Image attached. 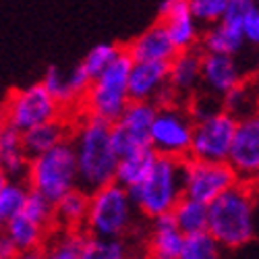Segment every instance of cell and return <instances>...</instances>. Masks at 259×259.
<instances>
[{"instance_id": "cell-1", "label": "cell", "mask_w": 259, "mask_h": 259, "mask_svg": "<svg viewBox=\"0 0 259 259\" xmlns=\"http://www.w3.org/2000/svg\"><path fill=\"white\" fill-rule=\"evenodd\" d=\"M71 143L75 149L81 189L92 193L94 189L114 181L118 156L112 145V122L88 114L79 122Z\"/></svg>"}, {"instance_id": "cell-22", "label": "cell", "mask_w": 259, "mask_h": 259, "mask_svg": "<svg viewBox=\"0 0 259 259\" xmlns=\"http://www.w3.org/2000/svg\"><path fill=\"white\" fill-rule=\"evenodd\" d=\"M201 46L205 52H218V54H232L236 56L243 46H245V37H243V27L232 21L220 19L211 23V27L205 31L201 37Z\"/></svg>"}, {"instance_id": "cell-33", "label": "cell", "mask_w": 259, "mask_h": 259, "mask_svg": "<svg viewBox=\"0 0 259 259\" xmlns=\"http://www.w3.org/2000/svg\"><path fill=\"white\" fill-rule=\"evenodd\" d=\"M21 213L27 215V218H31L37 224L50 226L54 222V201H50L46 195H41V193L29 189L27 199H25V207H23Z\"/></svg>"}, {"instance_id": "cell-3", "label": "cell", "mask_w": 259, "mask_h": 259, "mask_svg": "<svg viewBox=\"0 0 259 259\" xmlns=\"http://www.w3.org/2000/svg\"><path fill=\"white\" fill-rule=\"evenodd\" d=\"M126 191L135 203V209L147 218L172 211L183 197V160L156 156L143 181Z\"/></svg>"}, {"instance_id": "cell-44", "label": "cell", "mask_w": 259, "mask_h": 259, "mask_svg": "<svg viewBox=\"0 0 259 259\" xmlns=\"http://www.w3.org/2000/svg\"><path fill=\"white\" fill-rule=\"evenodd\" d=\"M257 179H259V175H257Z\"/></svg>"}, {"instance_id": "cell-16", "label": "cell", "mask_w": 259, "mask_h": 259, "mask_svg": "<svg viewBox=\"0 0 259 259\" xmlns=\"http://www.w3.org/2000/svg\"><path fill=\"white\" fill-rule=\"evenodd\" d=\"M179 50L172 44V39L164 27V23H156L147 27L139 37L131 41V46L126 48V54L131 60H164L170 62Z\"/></svg>"}, {"instance_id": "cell-31", "label": "cell", "mask_w": 259, "mask_h": 259, "mask_svg": "<svg viewBox=\"0 0 259 259\" xmlns=\"http://www.w3.org/2000/svg\"><path fill=\"white\" fill-rule=\"evenodd\" d=\"M41 85L48 90V94L64 108L73 102H77V96L75 92L71 90V83H69V77H67V71H62L58 67H50L41 79Z\"/></svg>"}, {"instance_id": "cell-23", "label": "cell", "mask_w": 259, "mask_h": 259, "mask_svg": "<svg viewBox=\"0 0 259 259\" xmlns=\"http://www.w3.org/2000/svg\"><path fill=\"white\" fill-rule=\"evenodd\" d=\"M156 156L158 154L154 152L152 147H141V149L128 152L124 156H118L114 181L118 185H122L124 189H131L133 185H137L139 181H143V177L147 175V170L152 168Z\"/></svg>"}, {"instance_id": "cell-8", "label": "cell", "mask_w": 259, "mask_h": 259, "mask_svg": "<svg viewBox=\"0 0 259 259\" xmlns=\"http://www.w3.org/2000/svg\"><path fill=\"white\" fill-rule=\"evenodd\" d=\"M236 128V118L224 108H218L205 116L193 120L191 135V158L199 160H220L226 162Z\"/></svg>"}, {"instance_id": "cell-34", "label": "cell", "mask_w": 259, "mask_h": 259, "mask_svg": "<svg viewBox=\"0 0 259 259\" xmlns=\"http://www.w3.org/2000/svg\"><path fill=\"white\" fill-rule=\"evenodd\" d=\"M228 0H189V9L199 23H215L226 13Z\"/></svg>"}, {"instance_id": "cell-39", "label": "cell", "mask_w": 259, "mask_h": 259, "mask_svg": "<svg viewBox=\"0 0 259 259\" xmlns=\"http://www.w3.org/2000/svg\"><path fill=\"white\" fill-rule=\"evenodd\" d=\"M7 181H9V179H7V175H5V170L0 168V189H3V185H5Z\"/></svg>"}, {"instance_id": "cell-29", "label": "cell", "mask_w": 259, "mask_h": 259, "mask_svg": "<svg viewBox=\"0 0 259 259\" xmlns=\"http://www.w3.org/2000/svg\"><path fill=\"white\" fill-rule=\"evenodd\" d=\"M128 255V247L122 236H94L88 234L83 259H122Z\"/></svg>"}, {"instance_id": "cell-11", "label": "cell", "mask_w": 259, "mask_h": 259, "mask_svg": "<svg viewBox=\"0 0 259 259\" xmlns=\"http://www.w3.org/2000/svg\"><path fill=\"white\" fill-rule=\"evenodd\" d=\"M158 106L145 100H131L122 114L112 122V145L116 156L149 147V128Z\"/></svg>"}, {"instance_id": "cell-27", "label": "cell", "mask_w": 259, "mask_h": 259, "mask_svg": "<svg viewBox=\"0 0 259 259\" xmlns=\"http://www.w3.org/2000/svg\"><path fill=\"white\" fill-rule=\"evenodd\" d=\"M172 220L179 226L183 234L207 230V203L191 199V197H181L177 205L172 207Z\"/></svg>"}, {"instance_id": "cell-14", "label": "cell", "mask_w": 259, "mask_h": 259, "mask_svg": "<svg viewBox=\"0 0 259 259\" xmlns=\"http://www.w3.org/2000/svg\"><path fill=\"white\" fill-rule=\"evenodd\" d=\"M243 79V71L232 54L205 52L201 54V83L207 94L222 98Z\"/></svg>"}, {"instance_id": "cell-24", "label": "cell", "mask_w": 259, "mask_h": 259, "mask_svg": "<svg viewBox=\"0 0 259 259\" xmlns=\"http://www.w3.org/2000/svg\"><path fill=\"white\" fill-rule=\"evenodd\" d=\"M90 207V195L85 189H71L69 193L54 201V222H58L64 228H79L85 224Z\"/></svg>"}, {"instance_id": "cell-32", "label": "cell", "mask_w": 259, "mask_h": 259, "mask_svg": "<svg viewBox=\"0 0 259 259\" xmlns=\"http://www.w3.org/2000/svg\"><path fill=\"white\" fill-rule=\"evenodd\" d=\"M120 52L122 50L118 46L110 44V41H102V44H96L88 54H85V58L81 60V67L90 73L92 79H96Z\"/></svg>"}, {"instance_id": "cell-36", "label": "cell", "mask_w": 259, "mask_h": 259, "mask_svg": "<svg viewBox=\"0 0 259 259\" xmlns=\"http://www.w3.org/2000/svg\"><path fill=\"white\" fill-rule=\"evenodd\" d=\"M67 77H69V83H71V90L75 92L77 98H83L85 92H88V88H90V83L94 81L90 77V73L81 67V62L77 64V67H73L71 71H67Z\"/></svg>"}, {"instance_id": "cell-41", "label": "cell", "mask_w": 259, "mask_h": 259, "mask_svg": "<svg viewBox=\"0 0 259 259\" xmlns=\"http://www.w3.org/2000/svg\"><path fill=\"white\" fill-rule=\"evenodd\" d=\"M5 224H7V220H5V215H3V213H0V232H3V230H5Z\"/></svg>"}, {"instance_id": "cell-42", "label": "cell", "mask_w": 259, "mask_h": 259, "mask_svg": "<svg viewBox=\"0 0 259 259\" xmlns=\"http://www.w3.org/2000/svg\"><path fill=\"white\" fill-rule=\"evenodd\" d=\"M255 71H257V81H259V58H257V67H255Z\"/></svg>"}, {"instance_id": "cell-25", "label": "cell", "mask_w": 259, "mask_h": 259, "mask_svg": "<svg viewBox=\"0 0 259 259\" xmlns=\"http://www.w3.org/2000/svg\"><path fill=\"white\" fill-rule=\"evenodd\" d=\"M222 108L236 120L259 112V81H239L222 96Z\"/></svg>"}, {"instance_id": "cell-40", "label": "cell", "mask_w": 259, "mask_h": 259, "mask_svg": "<svg viewBox=\"0 0 259 259\" xmlns=\"http://www.w3.org/2000/svg\"><path fill=\"white\" fill-rule=\"evenodd\" d=\"M3 124H5V106L0 104V126H3Z\"/></svg>"}, {"instance_id": "cell-37", "label": "cell", "mask_w": 259, "mask_h": 259, "mask_svg": "<svg viewBox=\"0 0 259 259\" xmlns=\"http://www.w3.org/2000/svg\"><path fill=\"white\" fill-rule=\"evenodd\" d=\"M243 37L245 44H253L259 46V7H255L253 11H249V15L243 19Z\"/></svg>"}, {"instance_id": "cell-20", "label": "cell", "mask_w": 259, "mask_h": 259, "mask_svg": "<svg viewBox=\"0 0 259 259\" xmlns=\"http://www.w3.org/2000/svg\"><path fill=\"white\" fill-rule=\"evenodd\" d=\"M0 168L5 170L7 179L21 181L27 177L29 170V156L23 152L21 131L5 122L0 126Z\"/></svg>"}, {"instance_id": "cell-35", "label": "cell", "mask_w": 259, "mask_h": 259, "mask_svg": "<svg viewBox=\"0 0 259 259\" xmlns=\"http://www.w3.org/2000/svg\"><path fill=\"white\" fill-rule=\"evenodd\" d=\"M257 5L255 0H228L226 3V13L222 19L232 21V23L243 25V19L249 15V11H253Z\"/></svg>"}, {"instance_id": "cell-10", "label": "cell", "mask_w": 259, "mask_h": 259, "mask_svg": "<svg viewBox=\"0 0 259 259\" xmlns=\"http://www.w3.org/2000/svg\"><path fill=\"white\" fill-rule=\"evenodd\" d=\"M236 181L234 170L228 162L220 160H199L185 158L183 160V195L197 199L203 203L213 201L215 197L232 187Z\"/></svg>"}, {"instance_id": "cell-38", "label": "cell", "mask_w": 259, "mask_h": 259, "mask_svg": "<svg viewBox=\"0 0 259 259\" xmlns=\"http://www.w3.org/2000/svg\"><path fill=\"white\" fill-rule=\"evenodd\" d=\"M15 257H19V253H17L13 241L7 236V232L3 230L0 232V259H15Z\"/></svg>"}, {"instance_id": "cell-4", "label": "cell", "mask_w": 259, "mask_h": 259, "mask_svg": "<svg viewBox=\"0 0 259 259\" xmlns=\"http://www.w3.org/2000/svg\"><path fill=\"white\" fill-rule=\"evenodd\" d=\"M27 179L33 191L58 201L64 193L79 187V172L75 149L71 141H62L48 152L29 158Z\"/></svg>"}, {"instance_id": "cell-30", "label": "cell", "mask_w": 259, "mask_h": 259, "mask_svg": "<svg viewBox=\"0 0 259 259\" xmlns=\"http://www.w3.org/2000/svg\"><path fill=\"white\" fill-rule=\"evenodd\" d=\"M29 189L25 185H21V181H13L9 179L3 189H0V213L5 215V220L19 215L25 207V199H27Z\"/></svg>"}, {"instance_id": "cell-12", "label": "cell", "mask_w": 259, "mask_h": 259, "mask_svg": "<svg viewBox=\"0 0 259 259\" xmlns=\"http://www.w3.org/2000/svg\"><path fill=\"white\" fill-rule=\"evenodd\" d=\"M239 181H255L259 175V112L239 118L228 160Z\"/></svg>"}, {"instance_id": "cell-26", "label": "cell", "mask_w": 259, "mask_h": 259, "mask_svg": "<svg viewBox=\"0 0 259 259\" xmlns=\"http://www.w3.org/2000/svg\"><path fill=\"white\" fill-rule=\"evenodd\" d=\"M88 234L79 228H64L46 239L44 253L52 259H83V249Z\"/></svg>"}, {"instance_id": "cell-17", "label": "cell", "mask_w": 259, "mask_h": 259, "mask_svg": "<svg viewBox=\"0 0 259 259\" xmlns=\"http://www.w3.org/2000/svg\"><path fill=\"white\" fill-rule=\"evenodd\" d=\"M152 220H154V228L147 239V253L156 259H181L185 234L172 220V213L168 211L156 215Z\"/></svg>"}, {"instance_id": "cell-6", "label": "cell", "mask_w": 259, "mask_h": 259, "mask_svg": "<svg viewBox=\"0 0 259 259\" xmlns=\"http://www.w3.org/2000/svg\"><path fill=\"white\" fill-rule=\"evenodd\" d=\"M131 56L120 52L108 67L90 83L85 92V108L94 116H100L108 122H114L126 104L131 102L128 96V71H131Z\"/></svg>"}, {"instance_id": "cell-13", "label": "cell", "mask_w": 259, "mask_h": 259, "mask_svg": "<svg viewBox=\"0 0 259 259\" xmlns=\"http://www.w3.org/2000/svg\"><path fill=\"white\" fill-rule=\"evenodd\" d=\"M162 23L177 50H191L199 41V21L193 17L189 0H162Z\"/></svg>"}, {"instance_id": "cell-7", "label": "cell", "mask_w": 259, "mask_h": 259, "mask_svg": "<svg viewBox=\"0 0 259 259\" xmlns=\"http://www.w3.org/2000/svg\"><path fill=\"white\" fill-rule=\"evenodd\" d=\"M193 116L177 106H158L149 128V147L158 156L185 160L191 152Z\"/></svg>"}, {"instance_id": "cell-21", "label": "cell", "mask_w": 259, "mask_h": 259, "mask_svg": "<svg viewBox=\"0 0 259 259\" xmlns=\"http://www.w3.org/2000/svg\"><path fill=\"white\" fill-rule=\"evenodd\" d=\"M67 133H69V126L64 124L62 116L60 118H54V120H48V122H41V124H35L27 131L21 133V141H23V152L33 158V156H39L52 149L54 145L67 141Z\"/></svg>"}, {"instance_id": "cell-9", "label": "cell", "mask_w": 259, "mask_h": 259, "mask_svg": "<svg viewBox=\"0 0 259 259\" xmlns=\"http://www.w3.org/2000/svg\"><path fill=\"white\" fill-rule=\"evenodd\" d=\"M60 114L62 106L48 94L41 83L13 92L5 104V122H9L21 133L35 124L60 118Z\"/></svg>"}, {"instance_id": "cell-18", "label": "cell", "mask_w": 259, "mask_h": 259, "mask_svg": "<svg viewBox=\"0 0 259 259\" xmlns=\"http://www.w3.org/2000/svg\"><path fill=\"white\" fill-rule=\"evenodd\" d=\"M5 232L13 241L15 249L19 255H39V251L44 249L46 239H48V226L33 222L27 215L19 213L7 220Z\"/></svg>"}, {"instance_id": "cell-43", "label": "cell", "mask_w": 259, "mask_h": 259, "mask_svg": "<svg viewBox=\"0 0 259 259\" xmlns=\"http://www.w3.org/2000/svg\"><path fill=\"white\" fill-rule=\"evenodd\" d=\"M255 5H257V7H259V0H255Z\"/></svg>"}, {"instance_id": "cell-15", "label": "cell", "mask_w": 259, "mask_h": 259, "mask_svg": "<svg viewBox=\"0 0 259 259\" xmlns=\"http://www.w3.org/2000/svg\"><path fill=\"white\" fill-rule=\"evenodd\" d=\"M168 85V62L164 60H133L128 71V96L131 100L154 102Z\"/></svg>"}, {"instance_id": "cell-28", "label": "cell", "mask_w": 259, "mask_h": 259, "mask_svg": "<svg viewBox=\"0 0 259 259\" xmlns=\"http://www.w3.org/2000/svg\"><path fill=\"white\" fill-rule=\"evenodd\" d=\"M220 251L222 247L213 239V234L209 230H199L185 234L181 259H215L220 255Z\"/></svg>"}, {"instance_id": "cell-19", "label": "cell", "mask_w": 259, "mask_h": 259, "mask_svg": "<svg viewBox=\"0 0 259 259\" xmlns=\"http://www.w3.org/2000/svg\"><path fill=\"white\" fill-rule=\"evenodd\" d=\"M201 83V54L191 50H179L168 62V85L177 96L191 94Z\"/></svg>"}, {"instance_id": "cell-2", "label": "cell", "mask_w": 259, "mask_h": 259, "mask_svg": "<svg viewBox=\"0 0 259 259\" xmlns=\"http://www.w3.org/2000/svg\"><path fill=\"white\" fill-rule=\"evenodd\" d=\"M207 230L222 249L234 251L255 236V199L247 181H236L207 203Z\"/></svg>"}, {"instance_id": "cell-5", "label": "cell", "mask_w": 259, "mask_h": 259, "mask_svg": "<svg viewBox=\"0 0 259 259\" xmlns=\"http://www.w3.org/2000/svg\"><path fill=\"white\" fill-rule=\"evenodd\" d=\"M135 220V203L116 181L92 191L85 228L94 236H124Z\"/></svg>"}]
</instances>
